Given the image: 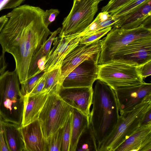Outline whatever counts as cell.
I'll return each mask as SVG.
<instances>
[{"instance_id": "obj_1", "label": "cell", "mask_w": 151, "mask_h": 151, "mask_svg": "<svg viewBox=\"0 0 151 151\" xmlns=\"http://www.w3.org/2000/svg\"><path fill=\"white\" fill-rule=\"evenodd\" d=\"M44 12L27 5L15 8L7 14L8 20L0 33L2 52L13 56L20 84L27 79L32 56L52 32L43 22Z\"/></svg>"}, {"instance_id": "obj_2", "label": "cell", "mask_w": 151, "mask_h": 151, "mask_svg": "<svg viewBox=\"0 0 151 151\" xmlns=\"http://www.w3.org/2000/svg\"><path fill=\"white\" fill-rule=\"evenodd\" d=\"M95 82L89 121L95 136L98 151L116 125L119 115L114 90L100 79L97 78Z\"/></svg>"}, {"instance_id": "obj_3", "label": "cell", "mask_w": 151, "mask_h": 151, "mask_svg": "<svg viewBox=\"0 0 151 151\" xmlns=\"http://www.w3.org/2000/svg\"><path fill=\"white\" fill-rule=\"evenodd\" d=\"M151 109V94L146 96L132 110L120 114L116 125L98 151H115L128 138L147 125L140 126L145 114Z\"/></svg>"}, {"instance_id": "obj_4", "label": "cell", "mask_w": 151, "mask_h": 151, "mask_svg": "<svg viewBox=\"0 0 151 151\" xmlns=\"http://www.w3.org/2000/svg\"><path fill=\"white\" fill-rule=\"evenodd\" d=\"M20 84L15 70L0 75V116L4 121L21 126L24 97Z\"/></svg>"}, {"instance_id": "obj_5", "label": "cell", "mask_w": 151, "mask_h": 151, "mask_svg": "<svg viewBox=\"0 0 151 151\" xmlns=\"http://www.w3.org/2000/svg\"><path fill=\"white\" fill-rule=\"evenodd\" d=\"M148 38H151V29L143 24L130 29L112 28L106 36L101 40L98 65L110 62L118 51L133 42Z\"/></svg>"}, {"instance_id": "obj_6", "label": "cell", "mask_w": 151, "mask_h": 151, "mask_svg": "<svg viewBox=\"0 0 151 151\" xmlns=\"http://www.w3.org/2000/svg\"><path fill=\"white\" fill-rule=\"evenodd\" d=\"M73 108L57 93L50 92L38 119L46 139L64 126Z\"/></svg>"}, {"instance_id": "obj_7", "label": "cell", "mask_w": 151, "mask_h": 151, "mask_svg": "<svg viewBox=\"0 0 151 151\" xmlns=\"http://www.w3.org/2000/svg\"><path fill=\"white\" fill-rule=\"evenodd\" d=\"M99 0H73L72 8L64 19L59 37L77 35L93 20Z\"/></svg>"}, {"instance_id": "obj_8", "label": "cell", "mask_w": 151, "mask_h": 151, "mask_svg": "<svg viewBox=\"0 0 151 151\" xmlns=\"http://www.w3.org/2000/svg\"><path fill=\"white\" fill-rule=\"evenodd\" d=\"M99 66L97 78L106 82L114 90L139 85L143 82L137 67L115 61Z\"/></svg>"}, {"instance_id": "obj_9", "label": "cell", "mask_w": 151, "mask_h": 151, "mask_svg": "<svg viewBox=\"0 0 151 151\" xmlns=\"http://www.w3.org/2000/svg\"><path fill=\"white\" fill-rule=\"evenodd\" d=\"M151 61V38L133 42L118 51L111 61L137 67Z\"/></svg>"}, {"instance_id": "obj_10", "label": "cell", "mask_w": 151, "mask_h": 151, "mask_svg": "<svg viewBox=\"0 0 151 151\" xmlns=\"http://www.w3.org/2000/svg\"><path fill=\"white\" fill-rule=\"evenodd\" d=\"M99 57L86 60L78 65L64 78L61 86L65 88L92 87L97 78Z\"/></svg>"}, {"instance_id": "obj_11", "label": "cell", "mask_w": 151, "mask_h": 151, "mask_svg": "<svg viewBox=\"0 0 151 151\" xmlns=\"http://www.w3.org/2000/svg\"><path fill=\"white\" fill-rule=\"evenodd\" d=\"M101 40L88 44H79L66 56L60 67V83L76 67L86 60L99 57L101 51Z\"/></svg>"}, {"instance_id": "obj_12", "label": "cell", "mask_w": 151, "mask_h": 151, "mask_svg": "<svg viewBox=\"0 0 151 151\" xmlns=\"http://www.w3.org/2000/svg\"><path fill=\"white\" fill-rule=\"evenodd\" d=\"M114 91L120 114L132 110L146 96L151 94V84L143 82L139 85L120 88Z\"/></svg>"}, {"instance_id": "obj_13", "label": "cell", "mask_w": 151, "mask_h": 151, "mask_svg": "<svg viewBox=\"0 0 151 151\" xmlns=\"http://www.w3.org/2000/svg\"><path fill=\"white\" fill-rule=\"evenodd\" d=\"M81 38L78 35L55 37L54 46L48 55L43 71L47 72L60 66L66 56L79 44Z\"/></svg>"}, {"instance_id": "obj_14", "label": "cell", "mask_w": 151, "mask_h": 151, "mask_svg": "<svg viewBox=\"0 0 151 151\" xmlns=\"http://www.w3.org/2000/svg\"><path fill=\"white\" fill-rule=\"evenodd\" d=\"M57 93L68 104L89 116L92 104V87L65 88L61 86Z\"/></svg>"}, {"instance_id": "obj_15", "label": "cell", "mask_w": 151, "mask_h": 151, "mask_svg": "<svg viewBox=\"0 0 151 151\" xmlns=\"http://www.w3.org/2000/svg\"><path fill=\"white\" fill-rule=\"evenodd\" d=\"M25 151H48L47 140L44 137L38 119L20 127Z\"/></svg>"}, {"instance_id": "obj_16", "label": "cell", "mask_w": 151, "mask_h": 151, "mask_svg": "<svg viewBox=\"0 0 151 151\" xmlns=\"http://www.w3.org/2000/svg\"><path fill=\"white\" fill-rule=\"evenodd\" d=\"M151 1L149 0L134 11L120 19L113 26V28L130 29L143 24L151 29Z\"/></svg>"}, {"instance_id": "obj_17", "label": "cell", "mask_w": 151, "mask_h": 151, "mask_svg": "<svg viewBox=\"0 0 151 151\" xmlns=\"http://www.w3.org/2000/svg\"><path fill=\"white\" fill-rule=\"evenodd\" d=\"M50 91H43L35 95L24 96V109L21 126L38 119L40 111Z\"/></svg>"}, {"instance_id": "obj_18", "label": "cell", "mask_w": 151, "mask_h": 151, "mask_svg": "<svg viewBox=\"0 0 151 151\" xmlns=\"http://www.w3.org/2000/svg\"><path fill=\"white\" fill-rule=\"evenodd\" d=\"M115 151H151V123L129 137Z\"/></svg>"}, {"instance_id": "obj_19", "label": "cell", "mask_w": 151, "mask_h": 151, "mask_svg": "<svg viewBox=\"0 0 151 151\" xmlns=\"http://www.w3.org/2000/svg\"><path fill=\"white\" fill-rule=\"evenodd\" d=\"M89 125V116L73 108L72 112L71 135L69 151L76 150L81 136Z\"/></svg>"}, {"instance_id": "obj_20", "label": "cell", "mask_w": 151, "mask_h": 151, "mask_svg": "<svg viewBox=\"0 0 151 151\" xmlns=\"http://www.w3.org/2000/svg\"><path fill=\"white\" fill-rule=\"evenodd\" d=\"M3 128L5 139L9 151H25L19 126L3 120Z\"/></svg>"}, {"instance_id": "obj_21", "label": "cell", "mask_w": 151, "mask_h": 151, "mask_svg": "<svg viewBox=\"0 0 151 151\" xmlns=\"http://www.w3.org/2000/svg\"><path fill=\"white\" fill-rule=\"evenodd\" d=\"M61 29V27L59 28L52 32L45 43L32 56L29 68L27 79L39 73L37 69V62L43 57L48 56L52 43L57 35L60 32Z\"/></svg>"}, {"instance_id": "obj_22", "label": "cell", "mask_w": 151, "mask_h": 151, "mask_svg": "<svg viewBox=\"0 0 151 151\" xmlns=\"http://www.w3.org/2000/svg\"><path fill=\"white\" fill-rule=\"evenodd\" d=\"M119 19L111 16L106 12H101L82 32L77 35L83 37L113 25Z\"/></svg>"}, {"instance_id": "obj_23", "label": "cell", "mask_w": 151, "mask_h": 151, "mask_svg": "<svg viewBox=\"0 0 151 151\" xmlns=\"http://www.w3.org/2000/svg\"><path fill=\"white\" fill-rule=\"evenodd\" d=\"M60 67L45 72V83L42 91H49L58 93L61 86L59 81Z\"/></svg>"}, {"instance_id": "obj_24", "label": "cell", "mask_w": 151, "mask_h": 151, "mask_svg": "<svg viewBox=\"0 0 151 151\" xmlns=\"http://www.w3.org/2000/svg\"><path fill=\"white\" fill-rule=\"evenodd\" d=\"M80 150L97 151L96 139L93 129L90 125L83 132Z\"/></svg>"}, {"instance_id": "obj_25", "label": "cell", "mask_w": 151, "mask_h": 151, "mask_svg": "<svg viewBox=\"0 0 151 151\" xmlns=\"http://www.w3.org/2000/svg\"><path fill=\"white\" fill-rule=\"evenodd\" d=\"M150 0H133L116 11L110 13L112 17L119 19L137 9Z\"/></svg>"}, {"instance_id": "obj_26", "label": "cell", "mask_w": 151, "mask_h": 151, "mask_svg": "<svg viewBox=\"0 0 151 151\" xmlns=\"http://www.w3.org/2000/svg\"><path fill=\"white\" fill-rule=\"evenodd\" d=\"M63 131V127L46 139L48 151H61Z\"/></svg>"}, {"instance_id": "obj_27", "label": "cell", "mask_w": 151, "mask_h": 151, "mask_svg": "<svg viewBox=\"0 0 151 151\" xmlns=\"http://www.w3.org/2000/svg\"><path fill=\"white\" fill-rule=\"evenodd\" d=\"M72 113L63 126L61 151H69L71 135Z\"/></svg>"}, {"instance_id": "obj_28", "label": "cell", "mask_w": 151, "mask_h": 151, "mask_svg": "<svg viewBox=\"0 0 151 151\" xmlns=\"http://www.w3.org/2000/svg\"><path fill=\"white\" fill-rule=\"evenodd\" d=\"M44 73L42 71L28 78L21 84V91L23 96L29 94L35 86L39 79Z\"/></svg>"}, {"instance_id": "obj_29", "label": "cell", "mask_w": 151, "mask_h": 151, "mask_svg": "<svg viewBox=\"0 0 151 151\" xmlns=\"http://www.w3.org/2000/svg\"><path fill=\"white\" fill-rule=\"evenodd\" d=\"M112 26L100 30L86 36L82 37L79 43L88 44L99 40L106 35L112 29Z\"/></svg>"}, {"instance_id": "obj_30", "label": "cell", "mask_w": 151, "mask_h": 151, "mask_svg": "<svg viewBox=\"0 0 151 151\" xmlns=\"http://www.w3.org/2000/svg\"><path fill=\"white\" fill-rule=\"evenodd\" d=\"M133 0H110L107 4L103 6L101 12H113L123 7Z\"/></svg>"}, {"instance_id": "obj_31", "label": "cell", "mask_w": 151, "mask_h": 151, "mask_svg": "<svg viewBox=\"0 0 151 151\" xmlns=\"http://www.w3.org/2000/svg\"><path fill=\"white\" fill-rule=\"evenodd\" d=\"M59 13L60 11L57 9H52L45 11L42 17L45 24L48 27L49 25L55 20Z\"/></svg>"}, {"instance_id": "obj_32", "label": "cell", "mask_w": 151, "mask_h": 151, "mask_svg": "<svg viewBox=\"0 0 151 151\" xmlns=\"http://www.w3.org/2000/svg\"><path fill=\"white\" fill-rule=\"evenodd\" d=\"M137 68L140 75L143 78L151 75V61Z\"/></svg>"}, {"instance_id": "obj_33", "label": "cell", "mask_w": 151, "mask_h": 151, "mask_svg": "<svg viewBox=\"0 0 151 151\" xmlns=\"http://www.w3.org/2000/svg\"><path fill=\"white\" fill-rule=\"evenodd\" d=\"M45 72L39 80L38 82L28 95L32 96L37 94L42 91L45 86Z\"/></svg>"}, {"instance_id": "obj_34", "label": "cell", "mask_w": 151, "mask_h": 151, "mask_svg": "<svg viewBox=\"0 0 151 151\" xmlns=\"http://www.w3.org/2000/svg\"><path fill=\"white\" fill-rule=\"evenodd\" d=\"M3 121V120L0 116V151H9L5 139L2 125Z\"/></svg>"}, {"instance_id": "obj_35", "label": "cell", "mask_w": 151, "mask_h": 151, "mask_svg": "<svg viewBox=\"0 0 151 151\" xmlns=\"http://www.w3.org/2000/svg\"><path fill=\"white\" fill-rule=\"evenodd\" d=\"M25 0H8L1 9L15 8L19 6Z\"/></svg>"}, {"instance_id": "obj_36", "label": "cell", "mask_w": 151, "mask_h": 151, "mask_svg": "<svg viewBox=\"0 0 151 151\" xmlns=\"http://www.w3.org/2000/svg\"><path fill=\"white\" fill-rule=\"evenodd\" d=\"M7 66L5 54L2 53L0 56V75L5 71Z\"/></svg>"}, {"instance_id": "obj_37", "label": "cell", "mask_w": 151, "mask_h": 151, "mask_svg": "<svg viewBox=\"0 0 151 151\" xmlns=\"http://www.w3.org/2000/svg\"><path fill=\"white\" fill-rule=\"evenodd\" d=\"M151 109L149 110L145 114L141 123V126L151 123Z\"/></svg>"}, {"instance_id": "obj_38", "label": "cell", "mask_w": 151, "mask_h": 151, "mask_svg": "<svg viewBox=\"0 0 151 151\" xmlns=\"http://www.w3.org/2000/svg\"><path fill=\"white\" fill-rule=\"evenodd\" d=\"M104 0H99L100 1H103Z\"/></svg>"}]
</instances>
